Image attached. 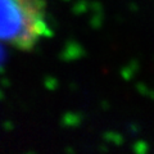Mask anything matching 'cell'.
I'll use <instances>...</instances> for the list:
<instances>
[{
    "mask_svg": "<svg viewBox=\"0 0 154 154\" xmlns=\"http://www.w3.org/2000/svg\"><path fill=\"white\" fill-rule=\"evenodd\" d=\"M51 35L48 0H0V42L32 51Z\"/></svg>",
    "mask_w": 154,
    "mask_h": 154,
    "instance_id": "6da1fadb",
    "label": "cell"
}]
</instances>
